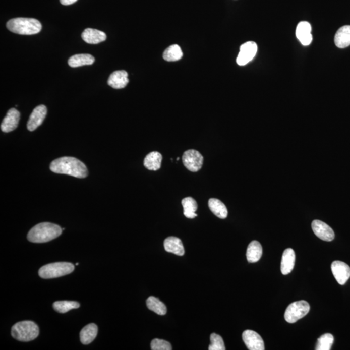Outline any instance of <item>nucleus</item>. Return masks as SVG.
<instances>
[{
  "mask_svg": "<svg viewBox=\"0 0 350 350\" xmlns=\"http://www.w3.org/2000/svg\"><path fill=\"white\" fill-rule=\"evenodd\" d=\"M50 169L54 173L70 175L79 179L86 178L88 174L85 163L78 159L67 156L53 160L50 165Z\"/></svg>",
  "mask_w": 350,
  "mask_h": 350,
  "instance_id": "nucleus-1",
  "label": "nucleus"
},
{
  "mask_svg": "<svg viewBox=\"0 0 350 350\" xmlns=\"http://www.w3.org/2000/svg\"><path fill=\"white\" fill-rule=\"evenodd\" d=\"M62 232L63 229L59 225L42 222L31 229L27 234V240L35 243H47L58 238Z\"/></svg>",
  "mask_w": 350,
  "mask_h": 350,
  "instance_id": "nucleus-2",
  "label": "nucleus"
},
{
  "mask_svg": "<svg viewBox=\"0 0 350 350\" xmlns=\"http://www.w3.org/2000/svg\"><path fill=\"white\" fill-rule=\"evenodd\" d=\"M7 27L9 31L18 35H32L40 32L42 24L35 18H15L7 23Z\"/></svg>",
  "mask_w": 350,
  "mask_h": 350,
  "instance_id": "nucleus-3",
  "label": "nucleus"
},
{
  "mask_svg": "<svg viewBox=\"0 0 350 350\" xmlns=\"http://www.w3.org/2000/svg\"><path fill=\"white\" fill-rule=\"evenodd\" d=\"M39 335V328L35 322L22 321L18 322L11 329V335L21 342H29L35 340Z\"/></svg>",
  "mask_w": 350,
  "mask_h": 350,
  "instance_id": "nucleus-4",
  "label": "nucleus"
},
{
  "mask_svg": "<svg viewBox=\"0 0 350 350\" xmlns=\"http://www.w3.org/2000/svg\"><path fill=\"white\" fill-rule=\"evenodd\" d=\"M75 269L72 263L57 262L50 263L41 267L38 274L42 278L51 279L59 278L72 273Z\"/></svg>",
  "mask_w": 350,
  "mask_h": 350,
  "instance_id": "nucleus-5",
  "label": "nucleus"
},
{
  "mask_svg": "<svg viewBox=\"0 0 350 350\" xmlns=\"http://www.w3.org/2000/svg\"><path fill=\"white\" fill-rule=\"evenodd\" d=\"M310 310V304L305 301L293 302L285 311V319L288 323H295L308 314Z\"/></svg>",
  "mask_w": 350,
  "mask_h": 350,
  "instance_id": "nucleus-6",
  "label": "nucleus"
},
{
  "mask_svg": "<svg viewBox=\"0 0 350 350\" xmlns=\"http://www.w3.org/2000/svg\"><path fill=\"white\" fill-rule=\"evenodd\" d=\"M183 162L189 171L197 172L201 169L203 165L204 158L199 151L194 149L188 150L184 152Z\"/></svg>",
  "mask_w": 350,
  "mask_h": 350,
  "instance_id": "nucleus-7",
  "label": "nucleus"
},
{
  "mask_svg": "<svg viewBox=\"0 0 350 350\" xmlns=\"http://www.w3.org/2000/svg\"><path fill=\"white\" fill-rule=\"evenodd\" d=\"M258 51V45L254 42H247L241 45L236 62L239 66H245L255 57Z\"/></svg>",
  "mask_w": 350,
  "mask_h": 350,
  "instance_id": "nucleus-8",
  "label": "nucleus"
},
{
  "mask_svg": "<svg viewBox=\"0 0 350 350\" xmlns=\"http://www.w3.org/2000/svg\"><path fill=\"white\" fill-rule=\"evenodd\" d=\"M331 270L336 280L340 285H344L350 278V267L342 261H333L331 264Z\"/></svg>",
  "mask_w": 350,
  "mask_h": 350,
  "instance_id": "nucleus-9",
  "label": "nucleus"
},
{
  "mask_svg": "<svg viewBox=\"0 0 350 350\" xmlns=\"http://www.w3.org/2000/svg\"><path fill=\"white\" fill-rule=\"evenodd\" d=\"M311 226H312L313 232L322 240L331 242L335 238V233L333 229L321 220H313Z\"/></svg>",
  "mask_w": 350,
  "mask_h": 350,
  "instance_id": "nucleus-10",
  "label": "nucleus"
},
{
  "mask_svg": "<svg viewBox=\"0 0 350 350\" xmlns=\"http://www.w3.org/2000/svg\"><path fill=\"white\" fill-rule=\"evenodd\" d=\"M243 340L247 348L250 350H264V342L258 333L246 330L243 333Z\"/></svg>",
  "mask_w": 350,
  "mask_h": 350,
  "instance_id": "nucleus-11",
  "label": "nucleus"
},
{
  "mask_svg": "<svg viewBox=\"0 0 350 350\" xmlns=\"http://www.w3.org/2000/svg\"><path fill=\"white\" fill-rule=\"evenodd\" d=\"M47 114V108L44 105L36 106L34 109L27 122V129L29 131H34L42 125Z\"/></svg>",
  "mask_w": 350,
  "mask_h": 350,
  "instance_id": "nucleus-12",
  "label": "nucleus"
},
{
  "mask_svg": "<svg viewBox=\"0 0 350 350\" xmlns=\"http://www.w3.org/2000/svg\"><path fill=\"white\" fill-rule=\"evenodd\" d=\"M20 112L15 108H11L7 113L1 124V129L4 133H10L15 130L20 120Z\"/></svg>",
  "mask_w": 350,
  "mask_h": 350,
  "instance_id": "nucleus-13",
  "label": "nucleus"
},
{
  "mask_svg": "<svg viewBox=\"0 0 350 350\" xmlns=\"http://www.w3.org/2000/svg\"><path fill=\"white\" fill-rule=\"evenodd\" d=\"M298 39L303 45H309L311 44L313 36L311 35V26L308 22H301L298 24L296 30Z\"/></svg>",
  "mask_w": 350,
  "mask_h": 350,
  "instance_id": "nucleus-14",
  "label": "nucleus"
},
{
  "mask_svg": "<svg viewBox=\"0 0 350 350\" xmlns=\"http://www.w3.org/2000/svg\"><path fill=\"white\" fill-rule=\"evenodd\" d=\"M129 83L128 74L125 70L113 72L109 77L108 85L114 89H122Z\"/></svg>",
  "mask_w": 350,
  "mask_h": 350,
  "instance_id": "nucleus-15",
  "label": "nucleus"
},
{
  "mask_svg": "<svg viewBox=\"0 0 350 350\" xmlns=\"http://www.w3.org/2000/svg\"><path fill=\"white\" fill-rule=\"evenodd\" d=\"M82 38L90 44H97L106 40V35L104 32L97 29L87 28L83 32Z\"/></svg>",
  "mask_w": 350,
  "mask_h": 350,
  "instance_id": "nucleus-16",
  "label": "nucleus"
},
{
  "mask_svg": "<svg viewBox=\"0 0 350 350\" xmlns=\"http://www.w3.org/2000/svg\"><path fill=\"white\" fill-rule=\"evenodd\" d=\"M295 252L292 249H287L283 252L281 262V271L283 275H287L294 269Z\"/></svg>",
  "mask_w": 350,
  "mask_h": 350,
  "instance_id": "nucleus-17",
  "label": "nucleus"
},
{
  "mask_svg": "<svg viewBox=\"0 0 350 350\" xmlns=\"http://www.w3.org/2000/svg\"><path fill=\"white\" fill-rule=\"evenodd\" d=\"M165 251L170 253L182 256L185 253L183 242L179 238L169 237L165 239L163 243Z\"/></svg>",
  "mask_w": 350,
  "mask_h": 350,
  "instance_id": "nucleus-18",
  "label": "nucleus"
},
{
  "mask_svg": "<svg viewBox=\"0 0 350 350\" xmlns=\"http://www.w3.org/2000/svg\"><path fill=\"white\" fill-rule=\"evenodd\" d=\"M335 44L338 48H346L350 45V26L340 27L335 36Z\"/></svg>",
  "mask_w": 350,
  "mask_h": 350,
  "instance_id": "nucleus-19",
  "label": "nucleus"
},
{
  "mask_svg": "<svg viewBox=\"0 0 350 350\" xmlns=\"http://www.w3.org/2000/svg\"><path fill=\"white\" fill-rule=\"evenodd\" d=\"M95 62V58L90 54H77L71 56L68 60V65L72 68L92 65Z\"/></svg>",
  "mask_w": 350,
  "mask_h": 350,
  "instance_id": "nucleus-20",
  "label": "nucleus"
},
{
  "mask_svg": "<svg viewBox=\"0 0 350 350\" xmlns=\"http://www.w3.org/2000/svg\"><path fill=\"white\" fill-rule=\"evenodd\" d=\"M263 249L260 243L253 241L247 248V258L249 263L258 262L262 256Z\"/></svg>",
  "mask_w": 350,
  "mask_h": 350,
  "instance_id": "nucleus-21",
  "label": "nucleus"
},
{
  "mask_svg": "<svg viewBox=\"0 0 350 350\" xmlns=\"http://www.w3.org/2000/svg\"><path fill=\"white\" fill-rule=\"evenodd\" d=\"M162 156L158 152H151L147 154L144 160V166L151 171H157L162 164Z\"/></svg>",
  "mask_w": 350,
  "mask_h": 350,
  "instance_id": "nucleus-22",
  "label": "nucleus"
},
{
  "mask_svg": "<svg viewBox=\"0 0 350 350\" xmlns=\"http://www.w3.org/2000/svg\"><path fill=\"white\" fill-rule=\"evenodd\" d=\"M98 328L95 324H90L84 327L80 332V340L82 344H89L96 337Z\"/></svg>",
  "mask_w": 350,
  "mask_h": 350,
  "instance_id": "nucleus-23",
  "label": "nucleus"
},
{
  "mask_svg": "<svg viewBox=\"0 0 350 350\" xmlns=\"http://www.w3.org/2000/svg\"><path fill=\"white\" fill-rule=\"evenodd\" d=\"M208 206L210 210L220 219H226L228 216V210L223 202L217 199H210L208 201Z\"/></svg>",
  "mask_w": 350,
  "mask_h": 350,
  "instance_id": "nucleus-24",
  "label": "nucleus"
},
{
  "mask_svg": "<svg viewBox=\"0 0 350 350\" xmlns=\"http://www.w3.org/2000/svg\"><path fill=\"white\" fill-rule=\"evenodd\" d=\"M182 205L184 208V215L188 219H193L197 217L195 213L197 210L198 205L196 201L193 198L188 197L184 198L182 201Z\"/></svg>",
  "mask_w": 350,
  "mask_h": 350,
  "instance_id": "nucleus-25",
  "label": "nucleus"
},
{
  "mask_svg": "<svg viewBox=\"0 0 350 350\" xmlns=\"http://www.w3.org/2000/svg\"><path fill=\"white\" fill-rule=\"evenodd\" d=\"M183 53L179 45L174 44L167 47L163 54V58L168 62H174L181 60L183 58Z\"/></svg>",
  "mask_w": 350,
  "mask_h": 350,
  "instance_id": "nucleus-26",
  "label": "nucleus"
},
{
  "mask_svg": "<svg viewBox=\"0 0 350 350\" xmlns=\"http://www.w3.org/2000/svg\"><path fill=\"white\" fill-rule=\"evenodd\" d=\"M147 306L150 310L154 311L159 315H165L167 313L166 306L157 298L149 297L147 300Z\"/></svg>",
  "mask_w": 350,
  "mask_h": 350,
  "instance_id": "nucleus-27",
  "label": "nucleus"
},
{
  "mask_svg": "<svg viewBox=\"0 0 350 350\" xmlns=\"http://www.w3.org/2000/svg\"><path fill=\"white\" fill-rule=\"evenodd\" d=\"M54 310L60 313H67L74 309L79 308L80 304L75 301H57L53 304Z\"/></svg>",
  "mask_w": 350,
  "mask_h": 350,
  "instance_id": "nucleus-28",
  "label": "nucleus"
},
{
  "mask_svg": "<svg viewBox=\"0 0 350 350\" xmlns=\"http://www.w3.org/2000/svg\"><path fill=\"white\" fill-rule=\"evenodd\" d=\"M334 342V337L330 333H326L318 338L317 350H329L331 349Z\"/></svg>",
  "mask_w": 350,
  "mask_h": 350,
  "instance_id": "nucleus-29",
  "label": "nucleus"
},
{
  "mask_svg": "<svg viewBox=\"0 0 350 350\" xmlns=\"http://www.w3.org/2000/svg\"><path fill=\"white\" fill-rule=\"evenodd\" d=\"M211 344L209 346V350H225L226 347L222 338L216 333H212L210 335Z\"/></svg>",
  "mask_w": 350,
  "mask_h": 350,
  "instance_id": "nucleus-30",
  "label": "nucleus"
},
{
  "mask_svg": "<svg viewBox=\"0 0 350 350\" xmlns=\"http://www.w3.org/2000/svg\"><path fill=\"white\" fill-rule=\"evenodd\" d=\"M152 350H171V344L166 340L155 338L152 340L151 344Z\"/></svg>",
  "mask_w": 350,
  "mask_h": 350,
  "instance_id": "nucleus-31",
  "label": "nucleus"
},
{
  "mask_svg": "<svg viewBox=\"0 0 350 350\" xmlns=\"http://www.w3.org/2000/svg\"><path fill=\"white\" fill-rule=\"evenodd\" d=\"M77 0H60L61 4L64 6H70L73 4L76 3Z\"/></svg>",
  "mask_w": 350,
  "mask_h": 350,
  "instance_id": "nucleus-32",
  "label": "nucleus"
},
{
  "mask_svg": "<svg viewBox=\"0 0 350 350\" xmlns=\"http://www.w3.org/2000/svg\"><path fill=\"white\" fill-rule=\"evenodd\" d=\"M177 161H179V157L177 158Z\"/></svg>",
  "mask_w": 350,
  "mask_h": 350,
  "instance_id": "nucleus-33",
  "label": "nucleus"
}]
</instances>
